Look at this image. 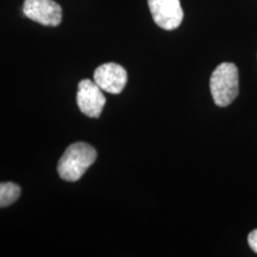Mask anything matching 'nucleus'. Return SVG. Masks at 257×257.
<instances>
[{
	"instance_id": "nucleus-2",
	"label": "nucleus",
	"mask_w": 257,
	"mask_h": 257,
	"mask_svg": "<svg viewBox=\"0 0 257 257\" xmlns=\"http://www.w3.org/2000/svg\"><path fill=\"white\" fill-rule=\"evenodd\" d=\"M210 88L214 104L219 107L229 106L238 95V69L236 64H219L211 75Z\"/></svg>"
},
{
	"instance_id": "nucleus-6",
	"label": "nucleus",
	"mask_w": 257,
	"mask_h": 257,
	"mask_svg": "<svg viewBox=\"0 0 257 257\" xmlns=\"http://www.w3.org/2000/svg\"><path fill=\"white\" fill-rule=\"evenodd\" d=\"M94 81L102 91L119 94L127 82V73L120 64L105 63L95 69Z\"/></svg>"
},
{
	"instance_id": "nucleus-1",
	"label": "nucleus",
	"mask_w": 257,
	"mask_h": 257,
	"mask_svg": "<svg viewBox=\"0 0 257 257\" xmlns=\"http://www.w3.org/2000/svg\"><path fill=\"white\" fill-rule=\"evenodd\" d=\"M96 160V152L87 143H74L67 148L57 165L60 178L64 181L74 182L81 179L86 170Z\"/></svg>"
},
{
	"instance_id": "nucleus-4",
	"label": "nucleus",
	"mask_w": 257,
	"mask_h": 257,
	"mask_svg": "<svg viewBox=\"0 0 257 257\" xmlns=\"http://www.w3.org/2000/svg\"><path fill=\"white\" fill-rule=\"evenodd\" d=\"M76 102L83 114L91 118H98L100 117L106 99L102 94V89L96 85L95 81L85 79L79 82Z\"/></svg>"
},
{
	"instance_id": "nucleus-8",
	"label": "nucleus",
	"mask_w": 257,
	"mask_h": 257,
	"mask_svg": "<svg viewBox=\"0 0 257 257\" xmlns=\"http://www.w3.org/2000/svg\"><path fill=\"white\" fill-rule=\"evenodd\" d=\"M248 243H249L250 248H251L253 251L257 253V229L251 231V232L249 233Z\"/></svg>"
},
{
	"instance_id": "nucleus-3",
	"label": "nucleus",
	"mask_w": 257,
	"mask_h": 257,
	"mask_svg": "<svg viewBox=\"0 0 257 257\" xmlns=\"http://www.w3.org/2000/svg\"><path fill=\"white\" fill-rule=\"evenodd\" d=\"M154 22L165 30H175L184 19L180 0H148Z\"/></svg>"
},
{
	"instance_id": "nucleus-7",
	"label": "nucleus",
	"mask_w": 257,
	"mask_h": 257,
	"mask_svg": "<svg viewBox=\"0 0 257 257\" xmlns=\"http://www.w3.org/2000/svg\"><path fill=\"white\" fill-rule=\"evenodd\" d=\"M21 195V188L14 182L0 184V208L8 207L18 200Z\"/></svg>"
},
{
	"instance_id": "nucleus-5",
	"label": "nucleus",
	"mask_w": 257,
	"mask_h": 257,
	"mask_svg": "<svg viewBox=\"0 0 257 257\" xmlns=\"http://www.w3.org/2000/svg\"><path fill=\"white\" fill-rule=\"evenodd\" d=\"M23 12L31 21L46 27H57L62 21V9L54 0H25Z\"/></svg>"
}]
</instances>
